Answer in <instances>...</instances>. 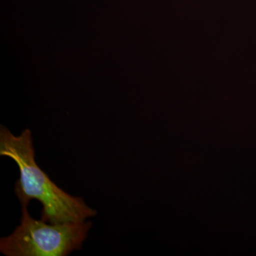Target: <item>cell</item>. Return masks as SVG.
<instances>
[{
	"mask_svg": "<svg viewBox=\"0 0 256 256\" xmlns=\"http://www.w3.org/2000/svg\"><path fill=\"white\" fill-rule=\"evenodd\" d=\"M92 226V222L47 224L22 206L20 226L0 238V252L6 256H66L82 249Z\"/></svg>",
	"mask_w": 256,
	"mask_h": 256,
	"instance_id": "7a4b0ae2",
	"label": "cell"
},
{
	"mask_svg": "<svg viewBox=\"0 0 256 256\" xmlns=\"http://www.w3.org/2000/svg\"><path fill=\"white\" fill-rule=\"evenodd\" d=\"M0 156L18 164L20 176L15 183V194L22 206H28L32 200L40 202L42 220L52 224L80 222L97 214L82 197L72 196L58 188L37 164L30 130L15 136L1 126Z\"/></svg>",
	"mask_w": 256,
	"mask_h": 256,
	"instance_id": "6da1fadb",
	"label": "cell"
}]
</instances>
